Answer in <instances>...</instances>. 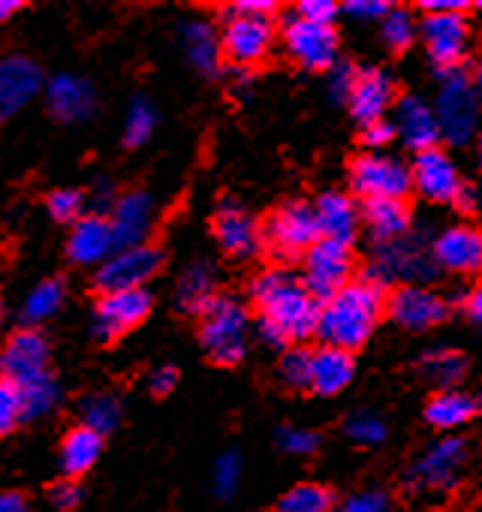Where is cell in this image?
Returning <instances> with one entry per match:
<instances>
[{
    "instance_id": "obj_51",
    "label": "cell",
    "mask_w": 482,
    "mask_h": 512,
    "mask_svg": "<svg viewBox=\"0 0 482 512\" xmlns=\"http://www.w3.org/2000/svg\"><path fill=\"white\" fill-rule=\"evenodd\" d=\"M148 386H151V395H157V398L169 395V392L178 386V368H172V365H160V368L151 374Z\"/></svg>"
},
{
    "instance_id": "obj_34",
    "label": "cell",
    "mask_w": 482,
    "mask_h": 512,
    "mask_svg": "<svg viewBox=\"0 0 482 512\" xmlns=\"http://www.w3.org/2000/svg\"><path fill=\"white\" fill-rule=\"evenodd\" d=\"M335 494L320 482H299L290 491L281 494L275 503V512H332Z\"/></svg>"
},
{
    "instance_id": "obj_41",
    "label": "cell",
    "mask_w": 482,
    "mask_h": 512,
    "mask_svg": "<svg viewBox=\"0 0 482 512\" xmlns=\"http://www.w3.org/2000/svg\"><path fill=\"white\" fill-rule=\"evenodd\" d=\"M344 434H347L353 443H359V446H377V443L386 440V422H383L380 416L362 410V413H353V416L347 419Z\"/></svg>"
},
{
    "instance_id": "obj_35",
    "label": "cell",
    "mask_w": 482,
    "mask_h": 512,
    "mask_svg": "<svg viewBox=\"0 0 482 512\" xmlns=\"http://www.w3.org/2000/svg\"><path fill=\"white\" fill-rule=\"evenodd\" d=\"M25 419L22 386L10 377H0V440H7Z\"/></svg>"
},
{
    "instance_id": "obj_22",
    "label": "cell",
    "mask_w": 482,
    "mask_h": 512,
    "mask_svg": "<svg viewBox=\"0 0 482 512\" xmlns=\"http://www.w3.org/2000/svg\"><path fill=\"white\" fill-rule=\"evenodd\" d=\"M109 220H112L118 250L145 244L148 232H151V223H154V202H151V196L145 190H130L115 202Z\"/></svg>"
},
{
    "instance_id": "obj_52",
    "label": "cell",
    "mask_w": 482,
    "mask_h": 512,
    "mask_svg": "<svg viewBox=\"0 0 482 512\" xmlns=\"http://www.w3.org/2000/svg\"><path fill=\"white\" fill-rule=\"evenodd\" d=\"M0 512H31V494L22 488L0 491Z\"/></svg>"
},
{
    "instance_id": "obj_60",
    "label": "cell",
    "mask_w": 482,
    "mask_h": 512,
    "mask_svg": "<svg viewBox=\"0 0 482 512\" xmlns=\"http://www.w3.org/2000/svg\"><path fill=\"white\" fill-rule=\"evenodd\" d=\"M479 160H482V127H479Z\"/></svg>"
},
{
    "instance_id": "obj_7",
    "label": "cell",
    "mask_w": 482,
    "mask_h": 512,
    "mask_svg": "<svg viewBox=\"0 0 482 512\" xmlns=\"http://www.w3.org/2000/svg\"><path fill=\"white\" fill-rule=\"evenodd\" d=\"M275 40V25L269 16H254L245 10H226L223 13V34H220V46L223 55L241 67H251L257 61H263L272 49Z\"/></svg>"
},
{
    "instance_id": "obj_17",
    "label": "cell",
    "mask_w": 482,
    "mask_h": 512,
    "mask_svg": "<svg viewBox=\"0 0 482 512\" xmlns=\"http://www.w3.org/2000/svg\"><path fill=\"white\" fill-rule=\"evenodd\" d=\"M386 311H389V317H392L401 329H410V332L434 329V326H440V323L449 317L446 299H440L437 293L425 290L422 284L398 287V290L392 293Z\"/></svg>"
},
{
    "instance_id": "obj_53",
    "label": "cell",
    "mask_w": 482,
    "mask_h": 512,
    "mask_svg": "<svg viewBox=\"0 0 482 512\" xmlns=\"http://www.w3.org/2000/svg\"><path fill=\"white\" fill-rule=\"evenodd\" d=\"M452 202H455V208H458V211H464V214H473V211L479 208V190H476L473 184H461Z\"/></svg>"
},
{
    "instance_id": "obj_38",
    "label": "cell",
    "mask_w": 482,
    "mask_h": 512,
    "mask_svg": "<svg viewBox=\"0 0 482 512\" xmlns=\"http://www.w3.org/2000/svg\"><path fill=\"white\" fill-rule=\"evenodd\" d=\"M154 121H157L154 106H151L148 100L136 97V100H133V106H130V112H127L124 145H127V148H139V145H145V142H148V136L154 133Z\"/></svg>"
},
{
    "instance_id": "obj_44",
    "label": "cell",
    "mask_w": 482,
    "mask_h": 512,
    "mask_svg": "<svg viewBox=\"0 0 482 512\" xmlns=\"http://www.w3.org/2000/svg\"><path fill=\"white\" fill-rule=\"evenodd\" d=\"M238 479H241V461H238V452H223L214 464V494L220 500H229L238 488Z\"/></svg>"
},
{
    "instance_id": "obj_5",
    "label": "cell",
    "mask_w": 482,
    "mask_h": 512,
    "mask_svg": "<svg viewBox=\"0 0 482 512\" xmlns=\"http://www.w3.org/2000/svg\"><path fill=\"white\" fill-rule=\"evenodd\" d=\"M437 121L440 136L449 145H464L479 130V97L473 88V76H467L461 67L440 73V94H437Z\"/></svg>"
},
{
    "instance_id": "obj_10",
    "label": "cell",
    "mask_w": 482,
    "mask_h": 512,
    "mask_svg": "<svg viewBox=\"0 0 482 512\" xmlns=\"http://www.w3.org/2000/svg\"><path fill=\"white\" fill-rule=\"evenodd\" d=\"M151 293L148 290H127V293H109L97 296L94 305V335L103 344H115L118 338L139 329L151 314Z\"/></svg>"
},
{
    "instance_id": "obj_24",
    "label": "cell",
    "mask_w": 482,
    "mask_h": 512,
    "mask_svg": "<svg viewBox=\"0 0 482 512\" xmlns=\"http://www.w3.org/2000/svg\"><path fill=\"white\" fill-rule=\"evenodd\" d=\"M314 214H317L320 238H329V241H338V244L350 247V241L356 238L362 214H359L356 202L347 193H338V190L320 193V199L314 202Z\"/></svg>"
},
{
    "instance_id": "obj_45",
    "label": "cell",
    "mask_w": 482,
    "mask_h": 512,
    "mask_svg": "<svg viewBox=\"0 0 482 512\" xmlns=\"http://www.w3.org/2000/svg\"><path fill=\"white\" fill-rule=\"evenodd\" d=\"M389 509V494L380 488H365L350 494L344 503L335 506V512H386Z\"/></svg>"
},
{
    "instance_id": "obj_46",
    "label": "cell",
    "mask_w": 482,
    "mask_h": 512,
    "mask_svg": "<svg viewBox=\"0 0 482 512\" xmlns=\"http://www.w3.org/2000/svg\"><path fill=\"white\" fill-rule=\"evenodd\" d=\"M356 73L359 70H353L350 64H335L329 70V94H332V100H338V103H347L350 100L353 85H356Z\"/></svg>"
},
{
    "instance_id": "obj_49",
    "label": "cell",
    "mask_w": 482,
    "mask_h": 512,
    "mask_svg": "<svg viewBox=\"0 0 482 512\" xmlns=\"http://www.w3.org/2000/svg\"><path fill=\"white\" fill-rule=\"evenodd\" d=\"M392 7L386 4H374V0H350V4H344V13L353 16V19H386Z\"/></svg>"
},
{
    "instance_id": "obj_36",
    "label": "cell",
    "mask_w": 482,
    "mask_h": 512,
    "mask_svg": "<svg viewBox=\"0 0 482 512\" xmlns=\"http://www.w3.org/2000/svg\"><path fill=\"white\" fill-rule=\"evenodd\" d=\"M61 299H64V281L61 278H49V281H43L31 293V299L25 302V311L22 314H25L28 323H40V320L52 317L61 308Z\"/></svg>"
},
{
    "instance_id": "obj_50",
    "label": "cell",
    "mask_w": 482,
    "mask_h": 512,
    "mask_svg": "<svg viewBox=\"0 0 482 512\" xmlns=\"http://www.w3.org/2000/svg\"><path fill=\"white\" fill-rule=\"evenodd\" d=\"M392 136H398V133H395V124H389V121H374V124H365V130H362V142L368 148H383L392 142Z\"/></svg>"
},
{
    "instance_id": "obj_1",
    "label": "cell",
    "mask_w": 482,
    "mask_h": 512,
    "mask_svg": "<svg viewBox=\"0 0 482 512\" xmlns=\"http://www.w3.org/2000/svg\"><path fill=\"white\" fill-rule=\"evenodd\" d=\"M251 296L260 308V338L269 347H287L314 338L320 329L323 305L308 287L287 269H269L251 284Z\"/></svg>"
},
{
    "instance_id": "obj_25",
    "label": "cell",
    "mask_w": 482,
    "mask_h": 512,
    "mask_svg": "<svg viewBox=\"0 0 482 512\" xmlns=\"http://www.w3.org/2000/svg\"><path fill=\"white\" fill-rule=\"evenodd\" d=\"M40 67L28 58H7L0 64V121H7L40 88Z\"/></svg>"
},
{
    "instance_id": "obj_57",
    "label": "cell",
    "mask_w": 482,
    "mask_h": 512,
    "mask_svg": "<svg viewBox=\"0 0 482 512\" xmlns=\"http://www.w3.org/2000/svg\"><path fill=\"white\" fill-rule=\"evenodd\" d=\"M16 13H22V4H0V25L7 19H13Z\"/></svg>"
},
{
    "instance_id": "obj_11",
    "label": "cell",
    "mask_w": 482,
    "mask_h": 512,
    "mask_svg": "<svg viewBox=\"0 0 482 512\" xmlns=\"http://www.w3.org/2000/svg\"><path fill=\"white\" fill-rule=\"evenodd\" d=\"M266 241L281 256L308 253L320 241V226H317L314 205H308V202L281 205L266 223Z\"/></svg>"
},
{
    "instance_id": "obj_20",
    "label": "cell",
    "mask_w": 482,
    "mask_h": 512,
    "mask_svg": "<svg viewBox=\"0 0 482 512\" xmlns=\"http://www.w3.org/2000/svg\"><path fill=\"white\" fill-rule=\"evenodd\" d=\"M410 175H413L416 190L434 202H452L458 187H461V178H458L452 157L440 148H428V151L416 154Z\"/></svg>"
},
{
    "instance_id": "obj_14",
    "label": "cell",
    "mask_w": 482,
    "mask_h": 512,
    "mask_svg": "<svg viewBox=\"0 0 482 512\" xmlns=\"http://www.w3.org/2000/svg\"><path fill=\"white\" fill-rule=\"evenodd\" d=\"M287 52L308 70H332L338 61V34L332 25H314L296 13L284 25Z\"/></svg>"
},
{
    "instance_id": "obj_61",
    "label": "cell",
    "mask_w": 482,
    "mask_h": 512,
    "mask_svg": "<svg viewBox=\"0 0 482 512\" xmlns=\"http://www.w3.org/2000/svg\"><path fill=\"white\" fill-rule=\"evenodd\" d=\"M0 308H4V299H0Z\"/></svg>"
},
{
    "instance_id": "obj_6",
    "label": "cell",
    "mask_w": 482,
    "mask_h": 512,
    "mask_svg": "<svg viewBox=\"0 0 482 512\" xmlns=\"http://www.w3.org/2000/svg\"><path fill=\"white\" fill-rule=\"evenodd\" d=\"M163 266V247L154 241L115 250L109 260L94 275V293H127V290H145V284L160 272Z\"/></svg>"
},
{
    "instance_id": "obj_13",
    "label": "cell",
    "mask_w": 482,
    "mask_h": 512,
    "mask_svg": "<svg viewBox=\"0 0 482 512\" xmlns=\"http://www.w3.org/2000/svg\"><path fill=\"white\" fill-rule=\"evenodd\" d=\"M467 461V443L461 437H443L431 443L407 470V485L413 488H449L458 482V473Z\"/></svg>"
},
{
    "instance_id": "obj_55",
    "label": "cell",
    "mask_w": 482,
    "mask_h": 512,
    "mask_svg": "<svg viewBox=\"0 0 482 512\" xmlns=\"http://www.w3.org/2000/svg\"><path fill=\"white\" fill-rule=\"evenodd\" d=\"M425 16H443V13H467V4H449V0H434V4H422Z\"/></svg>"
},
{
    "instance_id": "obj_15",
    "label": "cell",
    "mask_w": 482,
    "mask_h": 512,
    "mask_svg": "<svg viewBox=\"0 0 482 512\" xmlns=\"http://www.w3.org/2000/svg\"><path fill=\"white\" fill-rule=\"evenodd\" d=\"M211 229L229 256H241V260H245V256H254L263 247L260 223L235 199H220V205L214 208V217H211Z\"/></svg>"
},
{
    "instance_id": "obj_59",
    "label": "cell",
    "mask_w": 482,
    "mask_h": 512,
    "mask_svg": "<svg viewBox=\"0 0 482 512\" xmlns=\"http://www.w3.org/2000/svg\"><path fill=\"white\" fill-rule=\"evenodd\" d=\"M476 407L482 410V389H479V395H476Z\"/></svg>"
},
{
    "instance_id": "obj_27",
    "label": "cell",
    "mask_w": 482,
    "mask_h": 512,
    "mask_svg": "<svg viewBox=\"0 0 482 512\" xmlns=\"http://www.w3.org/2000/svg\"><path fill=\"white\" fill-rule=\"evenodd\" d=\"M103 452V434L91 425H73L61 440V470L67 479H82Z\"/></svg>"
},
{
    "instance_id": "obj_30",
    "label": "cell",
    "mask_w": 482,
    "mask_h": 512,
    "mask_svg": "<svg viewBox=\"0 0 482 512\" xmlns=\"http://www.w3.org/2000/svg\"><path fill=\"white\" fill-rule=\"evenodd\" d=\"M362 217L368 220V226L380 238V244L404 238L410 232V211L401 199H371V202H365Z\"/></svg>"
},
{
    "instance_id": "obj_28",
    "label": "cell",
    "mask_w": 482,
    "mask_h": 512,
    "mask_svg": "<svg viewBox=\"0 0 482 512\" xmlns=\"http://www.w3.org/2000/svg\"><path fill=\"white\" fill-rule=\"evenodd\" d=\"M49 109L58 121H79L94 109V91L85 79L58 76L49 88Z\"/></svg>"
},
{
    "instance_id": "obj_3",
    "label": "cell",
    "mask_w": 482,
    "mask_h": 512,
    "mask_svg": "<svg viewBox=\"0 0 482 512\" xmlns=\"http://www.w3.org/2000/svg\"><path fill=\"white\" fill-rule=\"evenodd\" d=\"M199 341L214 365H238L248 353V308L232 296H217L202 311Z\"/></svg>"
},
{
    "instance_id": "obj_58",
    "label": "cell",
    "mask_w": 482,
    "mask_h": 512,
    "mask_svg": "<svg viewBox=\"0 0 482 512\" xmlns=\"http://www.w3.org/2000/svg\"><path fill=\"white\" fill-rule=\"evenodd\" d=\"M473 88H476V97H479V103H482V61H479L476 70H473Z\"/></svg>"
},
{
    "instance_id": "obj_12",
    "label": "cell",
    "mask_w": 482,
    "mask_h": 512,
    "mask_svg": "<svg viewBox=\"0 0 482 512\" xmlns=\"http://www.w3.org/2000/svg\"><path fill=\"white\" fill-rule=\"evenodd\" d=\"M49 374V341L37 326L13 332L0 350V377H10L19 386Z\"/></svg>"
},
{
    "instance_id": "obj_56",
    "label": "cell",
    "mask_w": 482,
    "mask_h": 512,
    "mask_svg": "<svg viewBox=\"0 0 482 512\" xmlns=\"http://www.w3.org/2000/svg\"><path fill=\"white\" fill-rule=\"evenodd\" d=\"M238 10H245V13H254V16H275V4L272 0H241V4H235Z\"/></svg>"
},
{
    "instance_id": "obj_43",
    "label": "cell",
    "mask_w": 482,
    "mask_h": 512,
    "mask_svg": "<svg viewBox=\"0 0 482 512\" xmlns=\"http://www.w3.org/2000/svg\"><path fill=\"white\" fill-rule=\"evenodd\" d=\"M278 449L287 455H314L320 449V434L311 428L284 425V428H278Z\"/></svg>"
},
{
    "instance_id": "obj_29",
    "label": "cell",
    "mask_w": 482,
    "mask_h": 512,
    "mask_svg": "<svg viewBox=\"0 0 482 512\" xmlns=\"http://www.w3.org/2000/svg\"><path fill=\"white\" fill-rule=\"evenodd\" d=\"M181 43H184V52L190 58V64L205 73V76H214L220 70V58H223V46H220V37L217 31L208 25V22H187L184 31H181Z\"/></svg>"
},
{
    "instance_id": "obj_21",
    "label": "cell",
    "mask_w": 482,
    "mask_h": 512,
    "mask_svg": "<svg viewBox=\"0 0 482 512\" xmlns=\"http://www.w3.org/2000/svg\"><path fill=\"white\" fill-rule=\"evenodd\" d=\"M395 133L416 154H422L428 148H437V142L443 139L437 112L422 97H401L398 100V106H395Z\"/></svg>"
},
{
    "instance_id": "obj_54",
    "label": "cell",
    "mask_w": 482,
    "mask_h": 512,
    "mask_svg": "<svg viewBox=\"0 0 482 512\" xmlns=\"http://www.w3.org/2000/svg\"><path fill=\"white\" fill-rule=\"evenodd\" d=\"M464 311H467V320L473 326L482 329V287H476L467 299H464Z\"/></svg>"
},
{
    "instance_id": "obj_42",
    "label": "cell",
    "mask_w": 482,
    "mask_h": 512,
    "mask_svg": "<svg viewBox=\"0 0 482 512\" xmlns=\"http://www.w3.org/2000/svg\"><path fill=\"white\" fill-rule=\"evenodd\" d=\"M118 419H121V404H118V398H112V395H94V398L88 401L85 425H91V428L100 431L103 437L118 425Z\"/></svg>"
},
{
    "instance_id": "obj_31",
    "label": "cell",
    "mask_w": 482,
    "mask_h": 512,
    "mask_svg": "<svg viewBox=\"0 0 482 512\" xmlns=\"http://www.w3.org/2000/svg\"><path fill=\"white\" fill-rule=\"evenodd\" d=\"M178 308L184 314H196L202 317V311L217 299L214 296V269L208 263H193L181 281H178Z\"/></svg>"
},
{
    "instance_id": "obj_40",
    "label": "cell",
    "mask_w": 482,
    "mask_h": 512,
    "mask_svg": "<svg viewBox=\"0 0 482 512\" xmlns=\"http://www.w3.org/2000/svg\"><path fill=\"white\" fill-rule=\"evenodd\" d=\"M46 208H49V214L58 220V223H70V226H76L85 214V193L82 190H70V187H64V190H52L49 196H46Z\"/></svg>"
},
{
    "instance_id": "obj_19",
    "label": "cell",
    "mask_w": 482,
    "mask_h": 512,
    "mask_svg": "<svg viewBox=\"0 0 482 512\" xmlns=\"http://www.w3.org/2000/svg\"><path fill=\"white\" fill-rule=\"evenodd\" d=\"M118 250L115 244V232H112V220L109 214H85L67 238V256L76 266H94V263H106L109 256Z\"/></svg>"
},
{
    "instance_id": "obj_9",
    "label": "cell",
    "mask_w": 482,
    "mask_h": 512,
    "mask_svg": "<svg viewBox=\"0 0 482 512\" xmlns=\"http://www.w3.org/2000/svg\"><path fill=\"white\" fill-rule=\"evenodd\" d=\"M350 184L365 202H371V199H404V193L413 187V175H410V166H404L398 157L362 154L350 166Z\"/></svg>"
},
{
    "instance_id": "obj_62",
    "label": "cell",
    "mask_w": 482,
    "mask_h": 512,
    "mask_svg": "<svg viewBox=\"0 0 482 512\" xmlns=\"http://www.w3.org/2000/svg\"><path fill=\"white\" fill-rule=\"evenodd\" d=\"M479 10H482V4H479Z\"/></svg>"
},
{
    "instance_id": "obj_33",
    "label": "cell",
    "mask_w": 482,
    "mask_h": 512,
    "mask_svg": "<svg viewBox=\"0 0 482 512\" xmlns=\"http://www.w3.org/2000/svg\"><path fill=\"white\" fill-rule=\"evenodd\" d=\"M470 362L464 353L458 350H446V347H437V350H428L422 359H419V371L422 377L431 383V386H440V392H449V386H458L467 374Z\"/></svg>"
},
{
    "instance_id": "obj_47",
    "label": "cell",
    "mask_w": 482,
    "mask_h": 512,
    "mask_svg": "<svg viewBox=\"0 0 482 512\" xmlns=\"http://www.w3.org/2000/svg\"><path fill=\"white\" fill-rule=\"evenodd\" d=\"M296 16L314 25H332V19L338 16V7L329 4V0H302L296 7Z\"/></svg>"
},
{
    "instance_id": "obj_23",
    "label": "cell",
    "mask_w": 482,
    "mask_h": 512,
    "mask_svg": "<svg viewBox=\"0 0 482 512\" xmlns=\"http://www.w3.org/2000/svg\"><path fill=\"white\" fill-rule=\"evenodd\" d=\"M392 97H395L392 79L383 70L368 67V70L356 73V85H353V94H350L347 106H350L353 118L362 121V127H365V124L383 121V112L392 106Z\"/></svg>"
},
{
    "instance_id": "obj_32",
    "label": "cell",
    "mask_w": 482,
    "mask_h": 512,
    "mask_svg": "<svg viewBox=\"0 0 482 512\" xmlns=\"http://www.w3.org/2000/svg\"><path fill=\"white\" fill-rule=\"evenodd\" d=\"M476 398L464 395V392H437L428 404H425V419L428 425L440 428V431H449V428H458L464 422H470L476 416Z\"/></svg>"
},
{
    "instance_id": "obj_16",
    "label": "cell",
    "mask_w": 482,
    "mask_h": 512,
    "mask_svg": "<svg viewBox=\"0 0 482 512\" xmlns=\"http://www.w3.org/2000/svg\"><path fill=\"white\" fill-rule=\"evenodd\" d=\"M467 19L464 13H443V16H425L422 19V40L428 46V58L440 73H449L461 67L467 55Z\"/></svg>"
},
{
    "instance_id": "obj_8",
    "label": "cell",
    "mask_w": 482,
    "mask_h": 512,
    "mask_svg": "<svg viewBox=\"0 0 482 512\" xmlns=\"http://www.w3.org/2000/svg\"><path fill=\"white\" fill-rule=\"evenodd\" d=\"M353 275V253L347 244L320 238L308 253H305V278L302 284L308 287V293L326 305L332 296H338Z\"/></svg>"
},
{
    "instance_id": "obj_18",
    "label": "cell",
    "mask_w": 482,
    "mask_h": 512,
    "mask_svg": "<svg viewBox=\"0 0 482 512\" xmlns=\"http://www.w3.org/2000/svg\"><path fill=\"white\" fill-rule=\"evenodd\" d=\"M434 263L452 275H482V229L449 226L431 241Z\"/></svg>"
},
{
    "instance_id": "obj_4",
    "label": "cell",
    "mask_w": 482,
    "mask_h": 512,
    "mask_svg": "<svg viewBox=\"0 0 482 512\" xmlns=\"http://www.w3.org/2000/svg\"><path fill=\"white\" fill-rule=\"evenodd\" d=\"M434 275H437V263L431 253V241H425L416 232H407L404 238L383 241L377 247V260H374V266H368L365 281L386 290V284H392V281H404V287H407V284L431 281Z\"/></svg>"
},
{
    "instance_id": "obj_39",
    "label": "cell",
    "mask_w": 482,
    "mask_h": 512,
    "mask_svg": "<svg viewBox=\"0 0 482 512\" xmlns=\"http://www.w3.org/2000/svg\"><path fill=\"white\" fill-rule=\"evenodd\" d=\"M311 365H314V353L305 347H293L284 353L278 371L290 389H311Z\"/></svg>"
},
{
    "instance_id": "obj_26",
    "label": "cell",
    "mask_w": 482,
    "mask_h": 512,
    "mask_svg": "<svg viewBox=\"0 0 482 512\" xmlns=\"http://www.w3.org/2000/svg\"><path fill=\"white\" fill-rule=\"evenodd\" d=\"M356 377V362L353 353L338 350V347H320L314 353L311 365V389L317 395H338L344 392Z\"/></svg>"
},
{
    "instance_id": "obj_48",
    "label": "cell",
    "mask_w": 482,
    "mask_h": 512,
    "mask_svg": "<svg viewBox=\"0 0 482 512\" xmlns=\"http://www.w3.org/2000/svg\"><path fill=\"white\" fill-rule=\"evenodd\" d=\"M49 497L55 500L58 509H76L82 500V479H61L49 488Z\"/></svg>"
},
{
    "instance_id": "obj_2",
    "label": "cell",
    "mask_w": 482,
    "mask_h": 512,
    "mask_svg": "<svg viewBox=\"0 0 482 512\" xmlns=\"http://www.w3.org/2000/svg\"><path fill=\"white\" fill-rule=\"evenodd\" d=\"M380 314H383V287L365 278L350 281L338 296H332L323 305L317 335L323 347H338L353 353L371 338Z\"/></svg>"
},
{
    "instance_id": "obj_37",
    "label": "cell",
    "mask_w": 482,
    "mask_h": 512,
    "mask_svg": "<svg viewBox=\"0 0 482 512\" xmlns=\"http://www.w3.org/2000/svg\"><path fill=\"white\" fill-rule=\"evenodd\" d=\"M380 37H383V43H386L392 52H404V49L413 43V37H416V22H413V16H410L407 10H401V7H392L389 16L380 22Z\"/></svg>"
}]
</instances>
